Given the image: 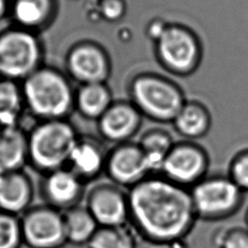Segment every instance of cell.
<instances>
[{
    "label": "cell",
    "mask_w": 248,
    "mask_h": 248,
    "mask_svg": "<svg viewBox=\"0 0 248 248\" xmlns=\"http://www.w3.org/2000/svg\"><path fill=\"white\" fill-rule=\"evenodd\" d=\"M127 195L129 221L149 242H175L191 232L198 219L190 189L161 174L145 177Z\"/></svg>",
    "instance_id": "1"
},
{
    "label": "cell",
    "mask_w": 248,
    "mask_h": 248,
    "mask_svg": "<svg viewBox=\"0 0 248 248\" xmlns=\"http://www.w3.org/2000/svg\"><path fill=\"white\" fill-rule=\"evenodd\" d=\"M79 136L66 119L39 121L27 132L28 165L41 175L67 168Z\"/></svg>",
    "instance_id": "2"
},
{
    "label": "cell",
    "mask_w": 248,
    "mask_h": 248,
    "mask_svg": "<svg viewBox=\"0 0 248 248\" xmlns=\"http://www.w3.org/2000/svg\"><path fill=\"white\" fill-rule=\"evenodd\" d=\"M23 100L40 121L65 119L73 98L66 82L51 72H39L26 80Z\"/></svg>",
    "instance_id": "3"
},
{
    "label": "cell",
    "mask_w": 248,
    "mask_h": 248,
    "mask_svg": "<svg viewBox=\"0 0 248 248\" xmlns=\"http://www.w3.org/2000/svg\"><path fill=\"white\" fill-rule=\"evenodd\" d=\"M198 218L218 221L233 215L243 202V191L229 175L205 176L190 188Z\"/></svg>",
    "instance_id": "4"
},
{
    "label": "cell",
    "mask_w": 248,
    "mask_h": 248,
    "mask_svg": "<svg viewBox=\"0 0 248 248\" xmlns=\"http://www.w3.org/2000/svg\"><path fill=\"white\" fill-rule=\"evenodd\" d=\"M19 218L23 244L28 248H62L67 244L62 211L43 202L33 204Z\"/></svg>",
    "instance_id": "5"
},
{
    "label": "cell",
    "mask_w": 248,
    "mask_h": 248,
    "mask_svg": "<svg viewBox=\"0 0 248 248\" xmlns=\"http://www.w3.org/2000/svg\"><path fill=\"white\" fill-rule=\"evenodd\" d=\"M133 97L139 110L160 122H172L184 106L174 87L152 78L138 79L133 86Z\"/></svg>",
    "instance_id": "6"
},
{
    "label": "cell",
    "mask_w": 248,
    "mask_h": 248,
    "mask_svg": "<svg viewBox=\"0 0 248 248\" xmlns=\"http://www.w3.org/2000/svg\"><path fill=\"white\" fill-rule=\"evenodd\" d=\"M209 158L202 146L191 140L174 142L169 151L161 175L186 188L206 176Z\"/></svg>",
    "instance_id": "7"
},
{
    "label": "cell",
    "mask_w": 248,
    "mask_h": 248,
    "mask_svg": "<svg viewBox=\"0 0 248 248\" xmlns=\"http://www.w3.org/2000/svg\"><path fill=\"white\" fill-rule=\"evenodd\" d=\"M84 205L99 226H123L129 221L128 195L112 182H103L86 190Z\"/></svg>",
    "instance_id": "8"
},
{
    "label": "cell",
    "mask_w": 248,
    "mask_h": 248,
    "mask_svg": "<svg viewBox=\"0 0 248 248\" xmlns=\"http://www.w3.org/2000/svg\"><path fill=\"white\" fill-rule=\"evenodd\" d=\"M105 173L112 183L128 188L151 175L140 146L132 141L114 144L108 150Z\"/></svg>",
    "instance_id": "9"
},
{
    "label": "cell",
    "mask_w": 248,
    "mask_h": 248,
    "mask_svg": "<svg viewBox=\"0 0 248 248\" xmlns=\"http://www.w3.org/2000/svg\"><path fill=\"white\" fill-rule=\"evenodd\" d=\"M84 184L68 168L42 175L39 191L44 203L66 211L81 203L86 193Z\"/></svg>",
    "instance_id": "10"
},
{
    "label": "cell",
    "mask_w": 248,
    "mask_h": 248,
    "mask_svg": "<svg viewBox=\"0 0 248 248\" xmlns=\"http://www.w3.org/2000/svg\"><path fill=\"white\" fill-rule=\"evenodd\" d=\"M38 46L28 34L14 32L0 39V72L9 77H22L38 60Z\"/></svg>",
    "instance_id": "11"
},
{
    "label": "cell",
    "mask_w": 248,
    "mask_h": 248,
    "mask_svg": "<svg viewBox=\"0 0 248 248\" xmlns=\"http://www.w3.org/2000/svg\"><path fill=\"white\" fill-rule=\"evenodd\" d=\"M108 152L101 140L80 135L70 155L67 168L87 185L105 172Z\"/></svg>",
    "instance_id": "12"
},
{
    "label": "cell",
    "mask_w": 248,
    "mask_h": 248,
    "mask_svg": "<svg viewBox=\"0 0 248 248\" xmlns=\"http://www.w3.org/2000/svg\"><path fill=\"white\" fill-rule=\"evenodd\" d=\"M102 140L119 144L131 141L140 126L139 109L127 104L110 105L97 120Z\"/></svg>",
    "instance_id": "13"
},
{
    "label": "cell",
    "mask_w": 248,
    "mask_h": 248,
    "mask_svg": "<svg viewBox=\"0 0 248 248\" xmlns=\"http://www.w3.org/2000/svg\"><path fill=\"white\" fill-rule=\"evenodd\" d=\"M35 188L30 175L16 170L0 175V210L21 216L33 204Z\"/></svg>",
    "instance_id": "14"
},
{
    "label": "cell",
    "mask_w": 248,
    "mask_h": 248,
    "mask_svg": "<svg viewBox=\"0 0 248 248\" xmlns=\"http://www.w3.org/2000/svg\"><path fill=\"white\" fill-rule=\"evenodd\" d=\"M28 165L27 132L20 126L0 128V175Z\"/></svg>",
    "instance_id": "15"
},
{
    "label": "cell",
    "mask_w": 248,
    "mask_h": 248,
    "mask_svg": "<svg viewBox=\"0 0 248 248\" xmlns=\"http://www.w3.org/2000/svg\"><path fill=\"white\" fill-rule=\"evenodd\" d=\"M159 40V51L164 61L177 70L187 69L196 56L193 39L178 29L164 30Z\"/></svg>",
    "instance_id": "16"
},
{
    "label": "cell",
    "mask_w": 248,
    "mask_h": 248,
    "mask_svg": "<svg viewBox=\"0 0 248 248\" xmlns=\"http://www.w3.org/2000/svg\"><path fill=\"white\" fill-rule=\"evenodd\" d=\"M67 243L86 245L99 228L98 223L84 204L63 211Z\"/></svg>",
    "instance_id": "17"
},
{
    "label": "cell",
    "mask_w": 248,
    "mask_h": 248,
    "mask_svg": "<svg viewBox=\"0 0 248 248\" xmlns=\"http://www.w3.org/2000/svg\"><path fill=\"white\" fill-rule=\"evenodd\" d=\"M140 146L150 174H160L164 161L174 141L171 136L160 129H154L142 134L138 142Z\"/></svg>",
    "instance_id": "18"
},
{
    "label": "cell",
    "mask_w": 248,
    "mask_h": 248,
    "mask_svg": "<svg viewBox=\"0 0 248 248\" xmlns=\"http://www.w3.org/2000/svg\"><path fill=\"white\" fill-rule=\"evenodd\" d=\"M172 123L175 131L189 140L204 137L211 124L207 111L196 104L184 105Z\"/></svg>",
    "instance_id": "19"
},
{
    "label": "cell",
    "mask_w": 248,
    "mask_h": 248,
    "mask_svg": "<svg viewBox=\"0 0 248 248\" xmlns=\"http://www.w3.org/2000/svg\"><path fill=\"white\" fill-rule=\"evenodd\" d=\"M71 69L80 79L97 83L105 72V61L101 53L89 46L77 49L71 56Z\"/></svg>",
    "instance_id": "20"
},
{
    "label": "cell",
    "mask_w": 248,
    "mask_h": 248,
    "mask_svg": "<svg viewBox=\"0 0 248 248\" xmlns=\"http://www.w3.org/2000/svg\"><path fill=\"white\" fill-rule=\"evenodd\" d=\"M109 107V95L98 83H89L78 94V110L87 119L98 120Z\"/></svg>",
    "instance_id": "21"
},
{
    "label": "cell",
    "mask_w": 248,
    "mask_h": 248,
    "mask_svg": "<svg viewBox=\"0 0 248 248\" xmlns=\"http://www.w3.org/2000/svg\"><path fill=\"white\" fill-rule=\"evenodd\" d=\"M87 248H136L133 232L126 225L99 226Z\"/></svg>",
    "instance_id": "22"
},
{
    "label": "cell",
    "mask_w": 248,
    "mask_h": 248,
    "mask_svg": "<svg viewBox=\"0 0 248 248\" xmlns=\"http://www.w3.org/2000/svg\"><path fill=\"white\" fill-rule=\"evenodd\" d=\"M23 97L11 82H0V128L19 126Z\"/></svg>",
    "instance_id": "23"
},
{
    "label": "cell",
    "mask_w": 248,
    "mask_h": 248,
    "mask_svg": "<svg viewBox=\"0 0 248 248\" xmlns=\"http://www.w3.org/2000/svg\"><path fill=\"white\" fill-rule=\"evenodd\" d=\"M22 244L19 216L0 210V248H20Z\"/></svg>",
    "instance_id": "24"
},
{
    "label": "cell",
    "mask_w": 248,
    "mask_h": 248,
    "mask_svg": "<svg viewBox=\"0 0 248 248\" xmlns=\"http://www.w3.org/2000/svg\"><path fill=\"white\" fill-rule=\"evenodd\" d=\"M228 175L243 192H248V149L239 151L232 158Z\"/></svg>",
    "instance_id": "25"
},
{
    "label": "cell",
    "mask_w": 248,
    "mask_h": 248,
    "mask_svg": "<svg viewBox=\"0 0 248 248\" xmlns=\"http://www.w3.org/2000/svg\"><path fill=\"white\" fill-rule=\"evenodd\" d=\"M16 18L24 24H36L44 16L45 8L39 0H19L15 8Z\"/></svg>",
    "instance_id": "26"
},
{
    "label": "cell",
    "mask_w": 248,
    "mask_h": 248,
    "mask_svg": "<svg viewBox=\"0 0 248 248\" xmlns=\"http://www.w3.org/2000/svg\"><path fill=\"white\" fill-rule=\"evenodd\" d=\"M220 248H248V230L235 227L227 231L220 240Z\"/></svg>",
    "instance_id": "27"
},
{
    "label": "cell",
    "mask_w": 248,
    "mask_h": 248,
    "mask_svg": "<svg viewBox=\"0 0 248 248\" xmlns=\"http://www.w3.org/2000/svg\"><path fill=\"white\" fill-rule=\"evenodd\" d=\"M102 11L107 17L115 18L121 14L122 7L118 0H106L103 3Z\"/></svg>",
    "instance_id": "28"
},
{
    "label": "cell",
    "mask_w": 248,
    "mask_h": 248,
    "mask_svg": "<svg viewBox=\"0 0 248 248\" xmlns=\"http://www.w3.org/2000/svg\"><path fill=\"white\" fill-rule=\"evenodd\" d=\"M245 224H246V229L248 230V208H247L246 213H245Z\"/></svg>",
    "instance_id": "29"
},
{
    "label": "cell",
    "mask_w": 248,
    "mask_h": 248,
    "mask_svg": "<svg viewBox=\"0 0 248 248\" xmlns=\"http://www.w3.org/2000/svg\"><path fill=\"white\" fill-rule=\"evenodd\" d=\"M3 8H4V5H3V1H2V0H0V15H1V13L3 12Z\"/></svg>",
    "instance_id": "30"
}]
</instances>
